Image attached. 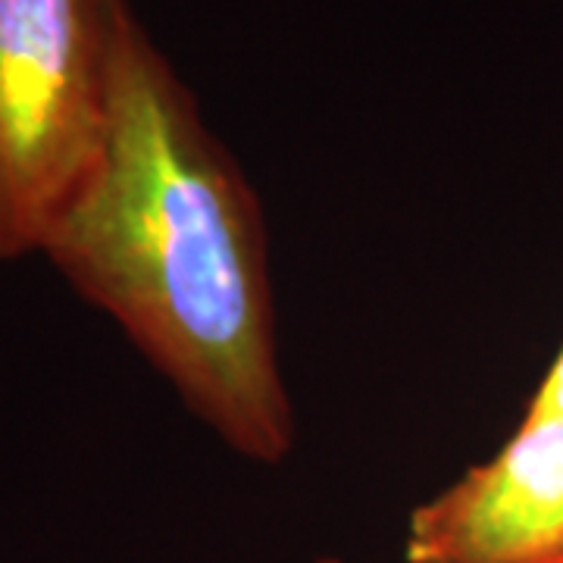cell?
<instances>
[{"instance_id": "1", "label": "cell", "mask_w": 563, "mask_h": 563, "mask_svg": "<svg viewBox=\"0 0 563 563\" xmlns=\"http://www.w3.org/2000/svg\"><path fill=\"white\" fill-rule=\"evenodd\" d=\"M41 257L229 451L288 461L298 429L261 201L132 3L101 166Z\"/></svg>"}, {"instance_id": "2", "label": "cell", "mask_w": 563, "mask_h": 563, "mask_svg": "<svg viewBox=\"0 0 563 563\" xmlns=\"http://www.w3.org/2000/svg\"><path fill=\"white\" fill-rule=\"evenodd\" d=\"M129 0H0V261L41 257L101 166Z\"/></svg>"}, {"instance_id": "4", "label": "cell", "mask_w": 563, "mask_h": 563, "mask_svg": "<svg viewBox=\"0 0 563 563\" xmlns=\"http://www.w3.org/2000/svg\"><path fill=\"white\" fill-rule=\"evenodd\" d=\"M544 413H563V344L551 366L544 369L542 383L536 385V391L526 401L523 417H544Z\"/></svg>"}, {"instance_id": "5", "label": "cell", "mask_w": 563, "mask_h": 563, "mask_svg": "<svg viewBox=\"0 0 563 563\" xmlns=\"http://www.w3.org/2000/svg\"><path fill=\"white\" fill-rule=\"evenodd\" d=\"M320 563H342V561H320ZM563 563V561H561Z\"/></svg>"}, {"instance_id": "3", "label": "cell", "mask_w": 563, "mask_h": 563, "mask_svg": "<svg viewBox=\"0 0 563 563\" xmlns=\"http://www.w3.org/2000/svg\"><path fill=\"white\" fill-rule=\"evenodd\" d=\"M407 563H561L563 413L523 417L514 435L410 510Z\"/></svg>"}]
</instances>
